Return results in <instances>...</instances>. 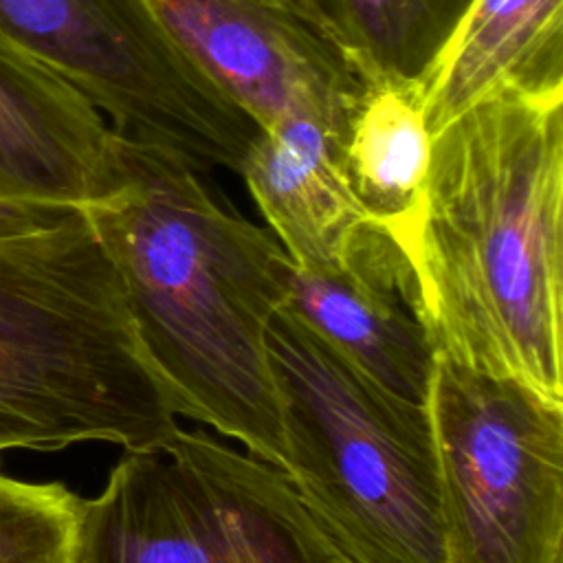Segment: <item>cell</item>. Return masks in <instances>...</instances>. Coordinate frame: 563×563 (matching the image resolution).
Here are the masks:
<instances>
[{
  "label": "cell",
  "instance_id": "8",
  "mask_svg": "<svg viewBox=\"0 0 563 563\" xmlns=\"http://www.w3.org/2000/svg\"><path fill=\"white\" fill-rule=\"evenodd\" d=\"M147 2L260 130L310 121L345 147L350 123L372 88L295 0Z\"/></svg>",
  "mask_w": 563,
  "mask_h": 563
},
{
  "label": "cell",
  "instance_id": "9",
  "mask_svg": "<svg viewBox=\"0 0 563 563\" xmlns=\"http://www.w3.org/2000/svg\"><path fill=\"white\" fill-rule=\"evenodd\" d=\"M286 303L385 389L427 402L435 347L413 271L385 227L365 220L336 262L292 264Z\"/></svg>",
  "mask_w": 563,
  "mask_h": 563
},
{
  "label": "cell",
  "instance_id": "11",
  "mask_svg": "<svg viewBox=\"0 0 563 563\" xmlns=\"http://www.w3.org/2000/svg\"><path fill=\"white\" fill-rule=\"evenodd\" d=\"M495 95L563 101V0H471L422 86L429 132Z\"/></svg>",
  "mask_w": 563,
  "mask_h": 563
},
{
  "label": "cell",
  "instance_id": "15",
  "mask_svg": "<svg viewBox=\"0 0 563 563\" xmlns=\"http://www.w3.org/2000/svg\"><path fill=\"white\" fill-rule=\"evenodd\" d=\"M81 504L64 484L0 473V563H75Z\"/></svg>",
  "mask_w": 563,
  "mask_h": 563
},
{
  "label": "cell",
  "instance_id": "13",
  "mask_svg": "<svg viewBox=\"0 0 563 563\" xmlns=\"http://www.w3.org/2000/svg\"><path fill=\"white\" fill-rule=\"evenodd\" d=\"M369 88H422L471 0H295Z\"/></svg>",
  "mask_w": 563,
  "mask_h": 563
},
{
  "label": "cell",
  "instance_id": "2",
  "mask_svg": "<svg viewBox=\"0 0 563 563\" xmlns=\"http://www.w3.org/2000/svg\"><path fill=\"white\" fill-rule=\"evenodd\" d=\"M119 163L114 191L84 211L176 413L286 473L266 328L288 301L290 257L266 231L222 207L196 167L169 150L119 132Z\"/></svg>",
  "mask_w": 563,
  "mask_h": 563
},
{
  "label": "cell",
  "instance_id": "6",
  "mask_svg": "<svg viewBox=\"0 0 563 563\" xmlns=\"http://www.w3.org/2000/svg\"><path fill=\"white\" fill-rule=\"evenodd\" d=\"M0 51L64 77L117 132L196 169L240 172L260 136L147 0H0Z\"/></svg>",
  "mask_w": 563,
  "mask_h": 563
},
{
  "label": "cell",
  "instance_id": "10",
  "mask_svg": "<svg viewBox=\"0 0 563 563\" xmlns=\"http://www.w3.org/2000/svg\"><path fill=\"white\" fill-rule=\"evenodd\" d=\"M121 178L119 132L73 84L0 51V196L86 209Z\"/></svg>",
  "mask_w": 563,
  "mask_h": 563
},
{
  "label": "cell",
  "instance_id": "3",
  "mask_svg": "<svg viewBox=\"0 0 563 563\" xmlns=\"http://www.w3.org/2000/svg\"><path fill=\"white\" fill-rule=\"evenodd\" d=\"M176 418L86 211L0 242V453L145 451L180 429Z\"/></svg>",
  "mask_w": 563,
  "mask_h": 563
},
{
  "label": "cell",
  "instance_id": "7",
  "mask_svg": "<svg viewBox=\"0 0 563 563\" xmlns=\"http://www.w3.org/2000/svg\"><path fill=\"white\" fill-rule=\"evenodd\" d=\"M444 563H563V402L435 356Z\"/></svg>",
  "mask_w": 563,
  "mask_h": 563
},
{
  "label": "cell",
  "instance_id": "4",
  "mask_svg": "<svg viewBox=\"0 0 563 563\" xmlns=\"http://www.w3.org/2000/svg\"><path fill=\"white\" fill-rule=\"evenodd\" d=\"M286 475L358 563H444L427 405L396 396L288 303L266 328Z\"/></svg>",
  "mask_w": 563,
  "mask_h": 563
},
{
  "label": "cell",
  "instance_id": "16",
  "mask_svg": "<svg viewBox=\"0 0 563 563\" xmlns=\"http://www.w3.org/2000/svg\"><path fill=\"white\" fill-rule=\"evenodd\" d=\"M79 211L81 207L0 196V242H13L53 231L75 218Z\"/></svg>",
  "mask_w": 563,
  "mask_h": 563
},
{
  "label": "cell",
  "instance_id": "12",
  "mask_svg": "<svg viewBox=\"0 0 563 563\" xmlns=\"http://www.w3.org/2000/svg\"><path fill=\"white\" fill-rule=\"evenodd\" d=\"M341 156L319 125L290 121L260 130L238 172L295 266L336 262L369 220L347 187Z\"/></svg>",
  "mask_w": 563,
  "mask_h": 563
},
{
  "label": "cell",
  "instance_id": "5",
  "mask_svg": "<svg viewBox=\"0 0 563 563\" xmlns=\"http://www.w3.org/2000/svg\"><path fill=\"white\" fill-rule=\"evenodd\" d=\"M75 563H358L288 475L202 431L128 451L84 499Z\"/></svg>",
  "mask_w": 563,
  "mask_h": 563
},
{
  "label": "cell",
  "instance_id": "14",
  "mask_svg": "<svg viewBox=\"0 0 563 563\" xmlns=\"http://www.w3.org/2000/svg\"><path fill=\"white\" fill-rule=\"evenodd\" d=\"M431 163L422 88H372L343 147V176L365 216L394 238L411 222Z\"/></svg>",
  "mask_w": 563,
  "mask_h": 563
},
{
  "label": "cell",
  "instance_id": "1",
  "mask_svg": "<svg viewBox=\"0 0 563 563\" xmlns=\"http://www.w3.org/2000/svg\"><path fill=\"white\" fill-rule=\"evenodd\" d=\"M396 240L435 356L563 402V101L495 95L431 134Z\"/></svg>",
  "mask_w": 563,
  "mask_h": 563
}]
</instances>
